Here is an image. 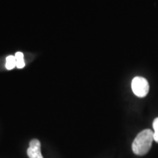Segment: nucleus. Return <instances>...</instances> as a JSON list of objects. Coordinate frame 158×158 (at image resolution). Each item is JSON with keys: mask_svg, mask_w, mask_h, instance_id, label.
<instances>
[{"mask_svg": "<svg viewBox=\"0 0 158 158\" xmlns=\"http://www.w3.org/2000/svg\"><path fill=\"white\" fill-rule=\"evenodd\" d=\"M154 141V132L147 129L138 134L132 144V149L135 155L143 156L151 149Z\"/></svg>", "mask_w": 158, "mask_h": 158, "instance_id": "nucleus-1", "label": "nucleus"}, {"mask_svg": "<svg viewBox=\"0 0 158 158\" xmlns=\"http://www.w3.org/2000/svg\"><path fill=\"white\" fill-rule=\"evenodd\" d=\"M132 89L133 93L139 98L147 95L149 90V85L147 79L142 77H135L132 81Z\"/></svg>", "mask_w": 158, "mask_h": 158, "instance_id": "nucleus-2", "label": "nucleus"}, {"mask_svg": "<svg viewBox=\"0 0 158 158\" xmlns=\"http://www.w3.org/2000/svg\"><path fill=\"white\" fill-rule=\"evenodd\" d=\"M27 152L29 158H43L41 154L40 142L39 140L32 139L29 142V147Z\"/></svg>", "mask_w": 158, "mask_h": 158, "instance_id": "nucleus-3", "label": "nucleus"}, {"mask_svg": "<svg viewBox=\"0 0 158 158\" xmlns=\"http://www.w3.org/2000/svg\"><path fill=\"white\" fill-rule=\"evenodd\" d=\"M15 60H16V67L18 68H23L25 66L24 58L22 52H17L15 54Z\"/></svg>", "mask_w": 158, "mask_h": 158, "instance_id": "nucleus-4", "label": "nucleus"}, {"mask_svg": "<svg viewBox=\"0 0 158 158\" xmlns=\"http://www.w3.org/2000/svg\"><path fill=\"white\" fill-rule=\"evenodd\" d=\"M16 66V60L15 56H8L6 58L5 67L7 70H12Z\"/></svg>", "mask_w": 158, "mask_h": 158, "instance_id": "nucleus-5", "label": "nucleus"}, {"mask_svg": "<svg viewBox=\"0 0 158 158\" xmlns=\"http://www.w3.org/2000/svg\"><path fill=\"white\" fill-rule=\"evenodd\" d=\"M154 132V141L158 143V118H156L153 122Z\"/></svg>", "mask_w": 158, "mask_h": 158, "instance_id": "nucleus-6", "label": "nucleus"}]
</instances>
